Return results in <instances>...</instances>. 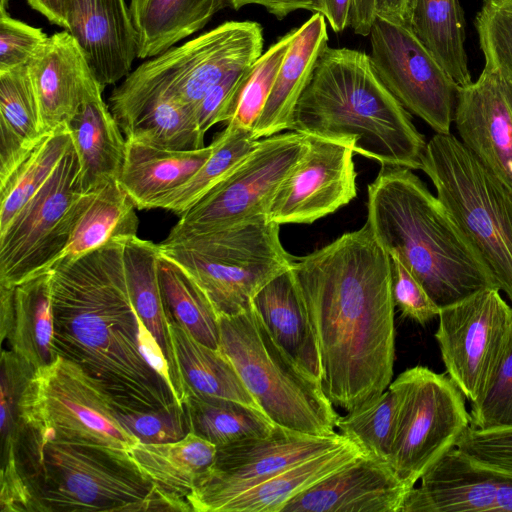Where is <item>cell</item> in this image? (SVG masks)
I'll list each match as a JSON object with an SVG mask.
<instances>
[{
    "label": "cell",
    "instance_id": "obj_27",
    "mask_svg": "<svg viewBox=\"0 0 512 512\" xmlns=\"http://www.w3.org/2000/svg\"><path fill=\"white\" fill-rule=\"evenodd\" d=\"M252 304L275 342L301 369L321 382L322 364L317 339L292 269L267 283Z\"/></svg>",
    "mask_w": 512,
    "mask_h": 512
},
{
    "label": "cell",
    "instance_id": "obj_17",
    "mask_svg": "<svg viewBox=\"0 0 512 512\" xmlns=\"http://www.w3.org/2000/svg\"><path fill=\"white\" fill-rule=\"evenodd\" d=\"M400 512H512V475L453 447L421 476Z\"/></svg>",
    "mask_w": 512,
    "mask_h": 512
},
{
    "label": "cell",
    "instance_id": "obj_18",
    "mask_svg": "<svg viewBox=\"0 0 512 512\" xmlns=\"http://www.w3.org/2000/svg\"><path fill=\"white\" fill-rule=\"evenodd\" d=\"M453 122L462 144L512 192V80L484 67L459 88Z\"/></svg>",
    "mask_w": 512,
    "mask_h": 512
},
{
    "label": "cell",
    "instance_id": "obj_9",
    "mask_svg": "<svg viewBox=\"0 0 512 512\" xmlns=\"http://www.w3.org/2000/svg\"><path fill=\"white\" fill-rule=\"evenodd\" d=\"M219 349L274 424L316 436L337 433L340 416L321 382L275 342L253 304L239 315L219 317Z\"/></svg>",
    "mask_w": 512,
    "mask_h": 512
},
{
    "label": "cell",
    "instance_id": "obj_6",
    "mask_svg": "<svg viewBox=\"0 0 512 512\" xmlns=\"http://www.w3.org/2000/svg\"><path fill=\"white\" fill-rule=\"evenodd\" d=\"M262 26L226 21L152 57L130 72L109 97L122 131L151 102L170 98L194 108L229 73L251 66L263 50Z\"/></svg>",
    "mask_w": 512,
    "mask_h": 512
},
{
    "label": "cell",
    "instance_id": "obj_57",
    "mask_svg": "<svg viewBox=\"0 0 512 512\" xmlns=\"http://www.w3.org/2000/svg\"><path fill=\"white\" fill-rule=\"evenodd\" d=\"M10 0H0V15L8 14Z\"/></svg>",
    "mask_w": 512,
    "mask_h": 512
},
{
    "label": "cell",
    "instance_id": "obj_14",
    "mask_svg": "<svg viewBox=\"0 0 512 512\" xmlns=\"http://www.w3.org/2000/svg\"><path fill=\"white\" fill-rule=\"evenodd\" d=\"M374 69L410 113L449 134L460 86L407 23L376 16L369 33Z\"/></svg>",
    "mask_w": 512,
    "mask_h": 512
},
{
    "label": "cell",
    "instance_id": "obj_1",
    "mask_svg": "<svg viewBox=\"0 0 512 512\" xmlns=\"http://www.w3.org/2000/svg\"><path fill=\"white\" fill-rule=\"evenodd\" d=\"M291 269L317 339L327 398L350 412L380 396L395 360L389 254L365 223Z\"/></svg>",
    "mask_w": 512,
    "mask_h": 512
},
{
    "label": "cell",
    "instance_id": "obj_16",
    "mask_svg": "<svg viewBox=\"0 0 512 512\" xmlns=\"http://www.w3.org/2000/svg\"><path fill=\"white\" fill-rule=\"evenodd\" d=\"M308 149L277 188L267 218L281 224H311L357 196L354 151L308 136Z\"/></svg>",
    "mask_w": 512,
    "mask_h": 512
},
{
    "label": "cell",
    "instance_id": "obj_5",
    "mask_svg": "<svg viewBox=\"0 0 512 512\" xmlns=\"http://www.w3.org/2000/svg\"><path fill=\"white\" fill-rule=\"evenodd\" d=\"M11 458L1 469L20 475L28 512L192 511L187 500L143 474L127 453L43 440L26 424Z\"/></svg>",
    "mask_w": 512,
    "mask_h": 512
},
{
    "label": "cell",
    "instance_id": "obj_15",
    "mask_svg": "<svg viewBox=\"0 0 512 512\" xmlns=\"http://www.w3.org/2000/svg\"><path fill=\"white\" fill-rule=\"evenodd\" d=\"M435 332L446 373L472 403L487 389L508 344L512 308L486 288L438 314Z\"/></svg>",
    "mask_w": 512,
    "mask_h": 512
},
{
    "label": "cell",
    "instance_id": "obj_25",
    "mask_svg": "<svg viewBox=\"0 0 512 512\" xmlns=\"http://www.w3.org/2000/svg\"><path fill=\"white\" fill-rule=\"evenodd\" d=\"M103 90L91 92L67 124L84 193L118 181L126 154L125 135L102 98Z\"/></svg>",
    "mask_w": 512,
    "mask_h": 512
},
{
    "label": "cell",
    "instance_id": "obj_28",
    "mask_svg": "<svg viewBox=\"0 0 512 512\" xmlns=\"http://www.w3.org/2000/svg\"><path fill=\"white\" fill-rule=\"evenodd\" d=\"M212 151V143L198 149L171 150L126 139L118 182L136 209H152L157 200L187 182Z\"/></svg>",
    "mask_w": 512,
    "mask_h": 512
},
{
    "label": "cell",
    "instance_id": "obj_22",
    "mask_svg": "<svg viewBox=\"0 0 512 512\" xmlns=\"http://www.w3.org/2000/svg\"><path fill=\"white\" fill-rule=\"evenodd\" d=\"M27 70L45 133L66 126L84 99L103 88L79 44L65 29L48 38Z\"/></svg>",
    "mask_w": 512,
    "mask_h": 512
},
{
    "label": "cell",
    "instance_id": "obj_46",
    "mask_svg": "<svg viewBox=\"0 0 512 512\" xmlns=\"http://www.w3.org/2000/svg\"><path fill=\"white\" fill-rule=\"evenodd\" d=\"M116 418L127 432L146 444L178 441L190 432L186 409L179 405L156 411L117 410Z\"/></svg>",
    "mask_w": 512,
    "mask_h": 512
},
{
    "label": "cell",
    "instance_id": "obj_48",
    "mask_svg": "<svg viewBox=\"0 0 512 512\" xmlns=\"http://www.w3.org/2000/svg\"><path fill=\"white\" fill-rule=\"evenodd\" d=\"M48 38L39 28L0 15V72L26 66Z\"/></svg>",
    "mask_w": 512,
    "mask_h": 512
},
{
    "label": "cell",
    "instance_id": "obj_2",
    "mask_svg": "<svg viewBox=\"0 0 512 512\" xmlns=\"http://www.w3.org/2000/svg\"><path fill=\"white\" fill-rule=\"evenodd\" d=\"M124 240L115 239L50 270L53 353L78 365L117 410L168 409L179 405L173 391L139 348Z\"/></svg>",
    "mask_w": 512,
    "mask_h": 512
},
{
    "label": "cell",
    "instance_id": "obj_26",
    "mask_svg": "<svg viewBox=\"0 0 512 512\" xmlns=\"http://www.w3.org/2000/svg\"><path fill=\"white\" fill-rule=\"evenodd\" d=\"M326 46L327 24L321 13H313L300 27L294 29L273 88L252 129L255 139L260 140L289 129L297 102Z\"/></svg>",
    "mask_w": 512,
    "mask_h": 512
},
{
    "label": "cell",
    "instance_id": "obj_34",
    "mask_svg": "<svg viewBox=\"0 0 512 512\" xmlns=\"http://www.w3.org/2000/svg\"><path fill=\"white\" fill-rule=\"evenodd\" d=\"M27 65L0 72V180L46 135Z\"/></svg>",
    "mask_w": 512,
    "mask_h": 512
},
{
    "label": "cell",
    "instance_id": "obj_53",
    "mask_svg": "<svg viewBox=\"0 0 512 512\" xmlns=\"http://www.w3.org/2000/svg\"><path fill=\"white\" fill-rule=\"evenodd\" d=\"M321 13L334 32H342L351 22L353 0H315Z\"/></svg>",
    "mask_w": 512,
    "mask_h": 512
},
{
    "label": "cell",
    "instance_id": "obj_4",
    "mask_svg": "<svg viewBox=\"0 0 512 512\" xmlns=\"http://www.w3.org/2000/svg\"><path fill=\"white\" fill-rule=\"evenodd\" d=\"M367 196L366 224L373 236L389 256L403 262L440 309L497 288L438 198L411 169L381 165Z\"/></svg>",
    "mask_w": 512,
    "mask_h": 512
},
{
    "label": "cell",
    "instance_id": "obj_43",
    "mask_svg": "<svg viewBox=\"0 0 512 512\" xmlns=\"http://www.w3.org/2000/svg\"><path fill=\"white\" fill-rule=\"evenodd\" d=\"M35 369L12 350L1 354V460L10 457L25 428L22 399Z\"/></svg>",
    "mask_w": 512,
    "mask_h": 512
},
{
    "label": "cell",
    "instance_id": "obj_39",
    "mask_svg": "<svg viewBox=\"0 0 512 512\" xmlns=\"http://www.w3.org/2000/svg\"><path fill=\"white\" fill-rule=\"evenodd\" d=\"M252 130L227 124L214 139L213 151L201 168L184 184L157 200L160 208L179 217L211 191L256 145Z\"/></svg>",
    "mask_w": 512,
    "mask_h": 512
},
{
    "label": "cell",
    "instance_id": "obj_35",
    "mask_svg": "<svg viewBox=\"0 0 512 512\" xmlns=\"http://www.w3.org/2000/svg\"><path fill=\"white\" fill-rule=\"evenodd\" d=\"M407 24L460 87L472 82L459 0H408Z\"/></svg>",
    "mask_w": 512,
    "mask_h": 512
},
{
    "label": "cell",
    "instance_id": "obj_33",
    "mask_svg": "<svg viewBox=\"0 0 512 512\" xmlns=\"http://www.w3.org/2000/svg\"><path fill=\"white\" fill-rule=\"evenodd\" d=\"M135 208L118 181L95 191L79 215L65 249L50 270L73 262L115 239L136 236L138 217Z\"/></svg>",
    "mask_w": 512,
    "mask_h": 512
},
{
    "label": "cell",
    "instance_id": "obj_52",
    "mask_svg": "<svg viewBox=\"0 0 512 512\" xmlns=\"http://www.w3.org/2000/svg\"><path fill=\"white\" fill-rule=\"evenodd\" d=\"M227 4L234 10L250 4L261 5L279 20L297 10L317 12L315 0H227Z\"/></svg>",
    "mask_w": 512,
    "mask_h": 512
},
{
    "label": "cell",
    "instance_id": "obj_20",
    "mask_svg": "<svg viewBox=\"0 0 512 512\" xmlns=\"http://www.w3.org/2000/svg\"><path fill=\"white\" fill-rule=\"evenodd\" d=\"M365 454L351 441L256 482L194 488L186 497L194 512H281L296 495Z\"/></svg>",
    "mask_w": 512,
    "mask_h": 512
},
{
    "label": "cell",
    "instance_id": "obj_30",
    "mask_svg": "<svg viewBox=\"0 0 512 512\" xmlns=\"http://www.w3.org/2000/svg\"><path fill=\"white\" fill-rule=\"evenodd\" d=\"M227 0H131L137 58H152L201 30Z\"/></svg>",
    "mask_w": 512,
    "mask_h": 512
},
{
    "label": "cell",
    "instance_id": "obj_42",
    "mask_svg": "<svg viewBox=\"0 0 512 512\" xmlns=\"http://www.w3.org/2000/svg\"><path fill=\"white\" fill-rule=\"evenodd\" d=\"M293 33L294 29L280 37L250 66L227 124L253 129L273 88Z\"/></svg>",
    "mask_w": 512,
    "mask_h": 512
},
{
    "label": "cell",
    "instance_id": "obj_21",
    "mask_svg": "<svg viewBox=\"0 0 512 512\" xmlns=\"http://www.w3.org/2000/svg\"><path fill=\"white\" fill-rule=\"evenodd\" d=\"M410 490L390 464L364 455L296 495L281 512H400Z\"/></svg>",
    "mask_w": 512,
    "mask_h": 512
},
{
    "label": "cell",
    "instance_id": "obj_49",
    "mask_svg": "<svg viewBox=\"0 0 512 512\" xmlns=\"http://www.w3.org/2000/svg\"><path fill=\"white\" fill-rule=\"evenodd\" d=\"M392 263V296L402 316L425 325L438 316L440 307L397 256Z\"/></svg>",
    "mask_w": 512,
    "mask_h": 512
},
{
    "label": "cell",
    "instance_id": "obj_8",
    "mask_svg": "<svg viewBox=\"0 0 512 512\" xmlns=\"http://www.w3.org/2000/svg\"><path fill=\"white\" fill-rule=\"evenodd\" d=\"M457 229L512 302V192L453 135L436 133L422 168Z\"/></svg>",
    "mask_w": 512,
    "mask_h": 512
},
{
    "label": "cell",
    "instance_id": "obj_3",
    "mask_svg": "<svg viewBox=\"0 0 512 512\" xmlns=\"http://www.w3.org/2000/svg\"><path fill=\"white\" fill-rule=\"evenodd\" d=\"M288 130L411 170H421L427 144L380 80L370 55L346 47L322 51Z\"/></svg>",
    "mask_w": 512,
    "mask_h": 512
},
{
    "label": "cell",
    "instance_id": "obj_32",
    "mask_svg": "<svg viewBox=\"0 0 512 512\" xmlns=\"http://www.w3.org/2000/svg\"><path fill=\"white\" fill-rule=\"evenodd\" d=\"M127 453L161 490L186 500L198 478L213 464L217 446L189 432L174 442H138Z\"/></svg>",
    "mask_w": 512,
    "mask_h": 512
},
{
    "label": "cell",
    "instance_id": "obj_11",
    "mask_svg": "<svg viewBox=\"0 0 512 512\" xmlns=\"http://www.w3.org/2000/svg\"><path fill=\"white\" fill-rule=\"evenodd\" d=\"M94 192L82 191L72 144L39 191L0 232V286L13 287L49 271Z\"/></svg>",
    "mask_w": 512,
    "mask_h": 512
},
{
    "label": "cell",
    "instance_id": "obj_38",
    "mask_svg": "<svg viewBox=\"0 0 512 512\" xmlns=\"http://www.w3.org/2000/svg\"><path fill=\"white\" fill-rule=\"evenodd\" d=\"M71 145L67 125L47 133L11 173L0 180V232L39 191Z\"/></svg>",
    "mask_w": 512,
    "mask_h": 512
},
{
    "label": "cell",
    "instance_id": "obj_44",
    "mask_svg": "<svg viewBox=\"0 0 512 512\" xmlns=\"http://www.w3.org/2000/svg\"><path fill=\"white\" fill-rule=\"evenodd\" d=\"M475 28L484 67L512 80V0H483Z\"/></svg>",
    "mask_w": 512,
    "mask_h": 512
},
{
    "label": "cell",
    "instance_id": "obj_56",
    "mask_svg": "<svg viewBox=\"0 0 512 512\" xmlns=\"http://www.w3.org/2000/svg\"><path fill=\"white\" fill-rule=\"evenodd\" d=\"M376 16L407 23L408 0H375Z\"/></svg>",
    "mask_w": 512,
    "mask_h": 512
},
{
    "label": "cell",
    "instance_id": "obj_54",
    "mask_svg": "<svg viewBox=\"0 0 512 512\" xmlns=\"http://www.w3.org/2000/svg\"><path fill=\"white\" fill-rule=\"evenodd\" d=\"M29 6L51 23L68 29V0H26Z\"/></svg>",
    "mask_w": 512,
    "mask_h": 512
},
{
    "label": "cell",
    "instance_id": "obj_50",
    "mask_svg": "<svg viewBox=\"0 0 512 512\" xmlns=\"http://www.w3.org/2000/svg\"><path fill=\"white\" fill-rule=\"evenodd\" d=\"M249 68H241L226 75L194 108L197 125L204 135L215 124L227 123L231 119L238 92Z\"/></svg>",
    "mask_w": 512,
    "mask_h": 512
},
{
    "label": "cell",
    "instance_id": "obj_40",
    "mask_svg": "<svg viewBox=\"0 0 512 512\" xmlns=\"http://www.w3.org/2000/svg\"><path fill=\"white\" fill-rule=\"evenodd\" d=\"M126 139L171 150H192L204 147L191 107L170 98L148 104L123 130Z\"/></svg>",
    "mask_w": 512,
    "mask_h": 512
},
{
    "label": "cell",
    "instance_id": "obj_51",
    "mask_svg": "<svg viewBox=\"0 0 512 512\" xmlns=\"http://www.w3.org/2000/svg\"><path fill=\"white\" fill-rule=\"evenodd\" d=\"M138 325L139 348L143 357L146 359L148 364L169 384L174 394L169 366L161 347L139 317Z\"/></svg>",
    "mask_w": 512,
    "mask_h": 512
},
{
    "label": "cell",
    "instance_id": "obj_23",
    "mask_svg": "<svg viewBox=\"0 0 512 512\" xmlns=\"http://www.w3.org/2000/svg\"><path fill=\"white\" fill-rule=\"evenodd\" d=\"M68 23L103 88L130 73L137 40L125 0H68Z\"/></svg>",
    "mask_w": 512,
    "mask_h": 512
},
{
    "label": "cell",
    "instance_id": "obj_13",
    "mask_svg": "<svg viewBox=\"0 0 512 512\" xmlns=\"http://www.w3.org/2000/svg\"><path fill=\"white\" fill-rule=\"evenodd\" d=\"M308 145V136L294 131L258 140L223 180L180 216L167 238L267 216L277 188Z\"/></svg>",
    "mask_w": 512,
    "mask_h": 512
},
{
    "label": "cell",
    "instance_id": "obj_45",
    "mask_svg": "<svg viewBox=\"0 0 512 512\" xmlns=\"http://www.w3.org/2000/svg\"><path fill=\"white\" fill-rule=\"evenodd\" d=\"M470 425L478 429L512 426V330L502 359L484 394L471 403Z\"/></svg>",
    "mask_w": 512,
    "mask_h": 512
},
{
    "label": "cell",
    "instance_id": "obj_37",
    "mask_svg": "<svg viewBox=\"0 0 512 512\" xmlns=\"http://www.w3.org/2000/svg\"><path fill=\"white\" fill-rule=\"evenodd\" d=\"M190 432L217 448L268 436L275 425L263 412L235 401L188 394L185 404Z\"/></svg>",
    "mask_w": 512,
    "mask_h": 512
},
{
    "label": "cell",
    "instance_id": "obj_41",
    "mask_svg": "<svg viewBox=\"0 0 512 512\" xmlns=\"http://www.w3.org/2000/svg\"><path fill=\"white\" fill-rule=\"evenodd\" d=\"M399 399L388 387L380 396L340 416L337 428L366 455L390 464Z\"/></svg>",
    "mask_w": 512,
    "mask_h": 512
},
{
    "label": "cell",
    "instance_id": "obj_10",
    "mask_svg": "<svg viewBox=\"0 0 512 512\" xmlns=\"http://www.w3.org/2000/svg\"><path fill=\"white\" fill-rule=\"evenodd\" d=\"M22 408L25 423L43 440L89 444L122 453L139 442L117 420L110 397L78 365L62 356L35 372L24 392Z\"/></svg>",
    "mask_w": 512,
    "mask_h": 512
},
{
    "label": "cell",
    "instance_id": "obj_7",
    "mask_svg": "<svg viewBox=\"0 0 512 512\" xmlns=\"http://www.w3.org/2000/svg\"><path fill=\"white\" fill-rule=\"evenodd\" d=\"M280 225L261 216L226 228L167 238L161 254L184 268L218 318L248 310L256 294L291 268L294 258L281 244Z\"/></svg>",
    "mask_w": 512,
    "mask_h": 512
},
{
    "label": "cell",
    "instance_id": "obj_31",
    "mask_svg": "<svg viewBox=\"0 0 512 512\" xmlns=\"http://www.w3.org/2000/svg\"><path fill=\"white\" fill-rule=\"evenodd\" d=\"M169 330L187 396L231 400L263 412L220 349L200 343L172 319L169 320Z\"/></svg>",
    "mask_w": 512,
    "mask_h": 512
},
{
    "label": "cell",
    "instance_id": "obj_19",
    "mask_svg": "<svg viewBox=\"0 0 512 512\" xmlns=\"http://www.w3.org/2000/svg\"><path fill=\"white\" fill-rule=\"evenodd\" d=\"M348 441L340 433L316 436L276 424L268 436L217 448L213 464L198 478L193 489L250 484L327 453Z\"/></svg>",
    "mask_w": 512,
    "mask_h": 512
},
{
    "label": "cell",
    "instance_id": "obj_24",
    "mask_svg": "<svg viewBox=\"0 0 512 512\" xmlns=\"http://www.w3.org/2000/svg\"><path fill=\"white\" fill-rule=\"evenodd\" d=\"M0 331L2 343L6 340L35 371L55 360L50 270L13 287L0 286Z\"/></svg>",
    "mask_w": 512,
    "mask_h": 512
},
{
    "label": "cell",
    "instance_id": "obj_12",
    "mask_svg": "<svg viewBox=\"0 0 512 512\" xmlns=\"http://www.w3.org/2000/svg\"><path fill=\"white\" fill-rule=\"evenodd\" d=\"M399 399L390 465L409 488L470 426L462 392L450 377L424 366L390 383Z\"/></svg>",
    "mask_w": 512,
    "mask_h": 512
},
{
    "label": "cell",
    "instance_id": "obj_55",
    "mask_svg": "<svg viewBox=\"0 0 512 512\" xmlns=\"http://www.w3.org/2000/svg\"><path fill=\"white\" fill-rule=\"evenodd\" d=\"M375 17V0H353L350 26L356 34L369 36Z\"/></svg>",
    "mask_w": 512,
    "mask_h": 512
},
{
    "label": "cell",
    "instance_id": "obj_47",
    "mask_svg": "<svg viewBox=\"0 0 512 512\" xmlns=\"http://www.w3.org/2000/svg\"><path fill=\"white\" fill-rule=\"evenodd\" d=\"M455 447L485 466L512 475V426L478 429L470 425Z\"/></svg>",
    "mask_w": 512,
    "mask_h": 512
},
{
    "label": "cell",
    "instance_id": "obj_36",
    "mask_svg": "<svg viewBox=\"0 0 512 512\" xmlns=\"http://www.w3.org/2000/svg\"><path fill=\"white\" fill-rule=\"evenodd\" d=\"M158 274L169 318L200 343L219 349V318L188 272L159 251Z\"/></svg>",
    "mask_w": 512,
    "mask_h": 512
},
{
    "label": "cell",
    "instance_id": "obj_29",
    "mask_svg": "<svg viewBox=\"0 0 512 512\" xmlns=\"http://www.w3.org/2000/svg\"><path fill=\"white\" fill-rule=\"evenodd\" d=\"M123 254L133 305L166 357L175 399L183 407L187 392L176 361L169 330L170 318L159 282L158 244L132 236L124 240Z\"/></svg>",
    "mask_w": 512,
    "mask_h": 512
}]
</instances>
